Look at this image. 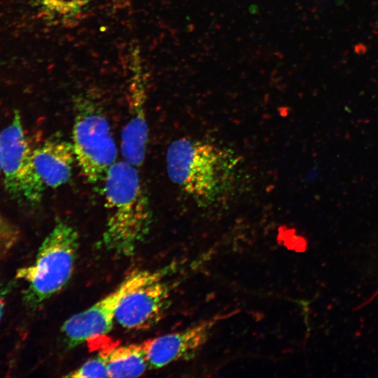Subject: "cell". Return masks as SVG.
Returning <instances> with one entry per match:
<instances>
[{
	"label": "cell",
	"mask_w": 378,
	"mask_h": 378,
	"mask_svg": "<svg viewBox=\"0 0 378 378\" xmlns=\"http://www.w3.org/2000/svg\"><path fill=\"white\" fill-rule=\"evenodd\" d=\"M104 182L107 219L103 244L115 255H131L150 227L148 197L136 167L125 160L111 167Z\"/></svg>",
	"instance_id": "6da1fadb"
},
{
	"label": "cell",
	"mask_w": 378,
	"mask_h": 378,
	"mask_svg": "<svg viewBox=\"0 0 378 378\" xmlns=\"http://www.w3.org/2000/svg\"><path fill=\"white\" fill-rule=\"evenodd\" d=\"M238 161L225 148L188 138L174 141L166 153L169 178L197 202L204 204L216 202L230 192Z\"/></svg>",
	"instance_id": "7a4b0ae2"
},
{
	"label": "cell",
	"mask_w": 378,
	"mask_h": 378,
	"mask_svg": "<svg viewBox=\"0 0 378 378\" xmlns=\"http://www.w3.org/2000/svg\"><path fill=\"white\" fill-rule=\"evenodd\" d=\"M78 248L76 228L58 221L41 243L34 261L16 272V278L26 284L27 304L37 306L62 289L73 273Z\"/></svg>",
	"instance_id": "3957f363"
},
{
	"label": "cell",
	"mask_w": 378,
	"mask_h": 378,
	"mask_svg": "<svg viewBox=\"0 0 378 378\" xmlns=\"http://www.w3.org/2000/svg\"><path fill=\"white\" fill-rule=\"evenodd\" d=\"M72 146L85 179L92 184L104 181L115 162L117 148L103 111L90 98L76 100Z\"/></svg>",
	"instance_id": "277c9868"
},
{
	"label": "cell",
	"mask_w": 378,
	"mask_h": 378,
	"mask_svg": "<svg viewBox=\"0 0 378 378\" xmlns=\"http://www.w3.org/2000/svg\"><path fill=\"white\" fill-rule=\"evenodd\" d=\"M20 115L15 114L0 132V167L5 188L19 201L36 203L46 188L33 161Z\"/></svg>",
	"instance_id": "5b68a950"
},
{
	"label": "cell",
	"mask_w": 378,
	"mask_h": 378,
	"mask_svg": "<svg viewBox=\"0 0 378 378\" xmlns=\"http://www.w3.org/2000/svg\"><path fill=\"white\" fill-rule=\"evenodd\" d=\"M161 276V272L147 270L132 273L112 292L88 309L69 318L61 328L67 346L73 348L92 337L108 333L123 297L133 289Z\"/></svg>",
	"instance_id": "8992f818"
},
{
	"label": "cell",
	"mask_w": 378,
	"mask_h": 378,
	"mask_svg": "<svg viewBox=\"0 0 378 378\" xmlns=\"http://www.w3.org/2000/svg\"><path fill=\"white\" fill-rule=\"evenodd\" d=\"M227 316L220 314L182 330L143 342L149 368H161L192 356L207 342L214 327Z\"/></svg>",
	"instance_id": "52a82bcc"
},
{
	"label": "cell",
	"mask_w": 378,
	"mask_h": 378,
	"mask_svg": "<svg viewBox=\"0 0 378 378\" xmlns=\"http://www.w3.org/2000/svg\"><path fill=\"white\" fill-rule=\"evenodd\" d=\"M162 276L149 281L127 293L115 312V321L129 330L149 328L163 315L169 289Z\"/></svg>",
	"instance_id": "ba28073f"
},
{
	"label": "cell",
	"mask_w": 378,
	"mask_h": 378,
	"mask_svg": "<svg viewBox=\"0 0 378 378\" xmlns=\"http://www.w3.org/2000/svg\"><path fill=\"white\" fill-rule=\"evenodd\" d=\"M140 75H134L131 90L130 113L122 130L120 150L123 160L136 167L144 161L148 130L144 108L145 91Z\"/></svg>",
	"instance_id": "9c48e42d"
},
{
	"label": "cell",
	"mask_w": 378,
	"mask_h": 378,
	"mask_svg": "<svg viewBox=\"0 0 378 378\" xmlns=\"http://www.w3.org/2000/svg\"><path fill=\"white\" fill-rule=\"evenodd\" d=\"M32 155L36 172L46 188L61 186L71 178L76 161L72 144L49 139L33 150Z\"/></svg>",
	"instance_id": "30bf717a"
},
{
	"label": "cell",
	"mask_w": 378,
	"mask_h": 378,
	"mask_svg": "<svg viewBox=\"0 0 378 378\" xmlns=\"http://www.w3.org/2000/svg\"><path fill=\"white\" fill-rule=\"evenodd\" d=\"M105 353L110 377H136L149 368L142 343L119 346Z\"/></svg>",
	"instance_id": "8fae6325"
},
{
	"label": "cell",
	"mask_w": 378,
	"mask_h": 378,
	"mask_svg": "<svg viewBox=\"0 0 378 378\" xmlns=\"http://www.w3.org/2000/svg\"><path fill=\"white\" fill-rule=\"evenodd\" d=\"M38 1L48 15L62 22H67L80 15L94 0Z\"/></svg>",
	"instance_id": "7c38bea8"
},
{
	"label": "cell",
	"mask_w": 378,
	"mask_h": 378,
	"mask_svg": "<svg viewBox=\"0 0 378 378\" xmlns=\"http://www.w3.org/2000/svg\"><path fill=\"white\" fill-rule=\"evenodd\" d=\"M65 377L74 378L110 377L106 353H100L98 356L88 360L81 366L69 372Z\"/></svg>",
	"instance_id": "4fadbf2b"
},
{
	"label": "cell",
	"mask_w": 378,
	"mask_h": 378,
	"mask_svg": "<svg viewBox=\"0 0 378 378\" xmlns=\"http://www.w3.org/2000/svg\"><path fill=\"white\" fill-rule=\"evenodd\" d=\"M20 238L18 228L0 214V257L8 253Z\"/></svg>",
	"instance_id": "5bb4252c"
},
{
	"label": "cell",
	"mask_w": 378,
	"mask_h": 378,
	"mask_svg": "<svg viewBox=\"0 0 378 378\" xmlns=\"http://www.w3.org/2000/svg\"><path fill=\"white\" fill-rule=\"evenodd\" d=\"M5 305V293L2 284L0 283V322L3 316Z\"/></svg>",
	"instance_id": "9a60e30c"
},
{
	"label": "cell",
	"mask_w": 378,
	"mask_h": 378,
	"mask_svg": "<svg viewBox=\"0 0 378 378\" xmlns=\"http://www.w3.org/2000/svg\"><path fill=\"white\" fill-rule=\"evenodd\" d=\"M0 173H1V167H0Z\"/></svg>",
	"instance_id": "2e32d148"
}]
</instances>
